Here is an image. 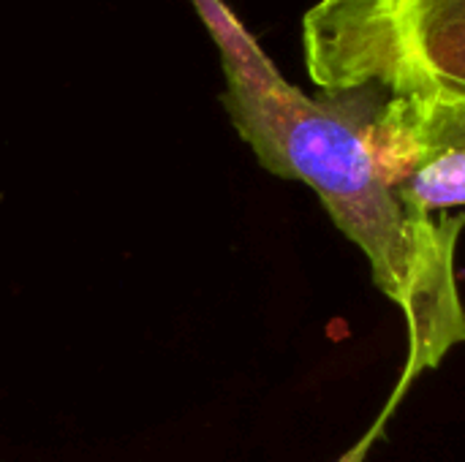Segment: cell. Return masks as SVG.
<instances>
[{
	"mask_svg": "<svg viewBox=\"0 0 465 462\" xmlns=\"http://www.w3.org/2000/svg\"><path fill=\"white\" fill-rule=\"evenodd\" d=\"M191 3L218 46L226 79L221 103L240 139L270 174L305 182L319 196L332 223L365 253L376 289L401 308L409 332L401 381L414 384L436 370L465 343L455 267L465 212L417 218L403 207L373 142L381 90L305 95L223 0Z\"/></svg>",
	"mask_w": 465,
	"mask_h": 462,
	"instance_id": "6da1fadb",
	"label": "cell"
},
{
	"mask_svg": "<svg viewBox=\"0 0 465 462\" xmlns=\"http://www.w3.org/2000/svg\"><path fill=\"white\" fill-rule=\"evenodd\" d=\"M302 52L319 90L384 93L376 136L398 172L465 150V0H322Z\"/></svg>",
	"mask_w": 465,
	"mask_h": 462,
	"instance_id": "7a4b0ae2",
	"label": "cell"
},
{
	"mask_svg": "<svg viewBox=\"0 0 465 462\" xmlns=\"http://www.w3.org/2000/svg\"><path fill=\"white\" fill-rule=\"evenodd\" d=\"M398 199L417 218H436L465 204V150L447 147L430 152L401 185Z\"/></svg>",
	"mask_w": 465,
	"mask_h": 462,
	"instance_id": "3957f363",
	"label": "cell"
},
{
	"mask_svg": "<svg viewBox=\"0 0 465 462\" xmlns=\"http://www.w3.org/2000/svg\"><path fill=\"white\" fill-rule=\"evenodd\" d=\"M409 387L411 384H406V381H401L398 378V387H395V392L390 395V400H387V406L381 408V414L376 417V422L371 425V430L341 457L338 462H365L368 460V455H371V449H373V444L384 436V430H387V425H390V419L395 417V411H398V406L403 403V398H406V392H409Z\"/></svg>",
	"mask_w": 465,
	"mask_h": 462,
	"instance_id": "277c9868",
	"label": "cell"
}]
</instances>
